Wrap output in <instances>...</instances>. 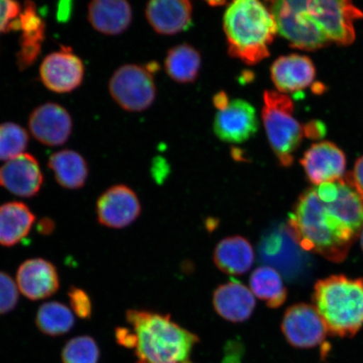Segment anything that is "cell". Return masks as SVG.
Returning a JSON list of instances; mask_svg holds the SVG:
<instances>
[{
	"label": "cell",
	"instance_id": "cell-4",
	"mask_svg": "<svg viewBox=\"0 0 363 363\" xmlns=\"http://www.w3.org/2000/svg\"><path fill=\"white\" fill-rule=\"evenodd\" d=\"M313 301L329 334L352 337L363 328V279L335 275L320 280Z\"/></svg>",
	"mask_w": 363,
	"mask_h": 363
},
{
	"label": "cell",
	"instance_id": "cell-1",
	"mask_svg": "<svg viewBox=\"0 0 363 363\" xmlns=\"http://www.w3.org/2000/svg\"><path fill=\"white\" fill-rule=\"evenodd\" d=\"M288 224L289 233L299 247L334 262L347 257L358 237L320 201L314 187L298 197Z\"/></svg>",
	"mask_w": 363,
	"mask_h": 363
},
{
	"label": "cell",
	"instance_id": "cell-17",
	"mask_svg": "<svg viewBox=\"0 0 363 363\" xmlns=\"http://www.w3.org/2000/svg\"><path fill=\"white\" fill-rule=\"evenodd\" d=\"M270 75L277 90L288 95L310 87L314 83L316 70L310 57L289 54L276 59L271 66Z\"/></svg>",
	"mask_w": 363,
	"mask_h": 363
},
{
	"label": "cell",
	"instance_id": "cell-25",
	"mask_svg": "<svg viewBox=\"0 0 363 363\" xmlns=\"http://www.w3.org/2000/svg\"><path fill=\"white\" fill-rule=\"evenodd\" d=\"M201 56L189 44L175 45L167 52L164 67L167 74L179 84H190L197 79L201 68Z\"/></svg>",
	"mask_w": 363,
	"mask_h": 363
},
{
	"label": "cell",
	"instance_id": "cell-13",
	"mask_svg": "<svg viewBox=\"0 0 363 363\" xmlns=\"http://www.w3.org/2000/svg\"><path fill=\"white\" fill-rule=\"evenodd\" d=\"M28 125L35 139L49 147L62 146L72 131L70 113L60 104L52 102L36 107L30 113Z\"/></svg>",
	"mask_w": 363,
	"mask_h": 363
},
{
	"label": "cell",
	"instance_id": "cell-38",
	"mask_svg": "<svg viewBox=\"0 0 363 363\" xmlns=\"http://www.w3.org/2000/svg\"><path fill=\"white\" fill-rule=\"evenodd\" d=\"M54 228H55V225H54V222L50 220L49 218H44V219L39 222L38 225L39 233L45 235L52 234Z\"/></svg>",
	"mask_w": 363,
	"mask_h": 363
},
{
	"label": "cell",
	"instance_id": "cell-2",
	"mask_svg": "<svg viewBox=\"0 0 363 363\" xmlns=\"http://www.w3.org/2000/svg\"><path fill=\"white\" fill-rule=\"evenodd\" d=\"M223 29L229 55L251 66L269 57L270 45L279 33L270 8L258 0L230 3Z\"/></svg>",
	"mask_w": 363,
	"mask_h": 363
},
{
	"label": "cell",
	"instance_id": "cell-15",
	"mask_svg": "<svg viewBox=\"0 0 363 363\" xmlns=\"http://www.w3.org/2000/svg\"><path fill=\"white\" fill-rule=\"evenodd\" d=\"M43 180L38 159L30 153L22 154L0 167V187L16 196H35L43 187Z\"/></svg>",
	"mask_w": 363,
	"mask_h": 363
},
{
	"label": "cell",
	"instance_id": "cell-7",
	"mask_svg": "<svg viewBox=\"0 0 363 363\" xmlns=\"http://www.w3.org/2000/svg\"><path fill=\"white\" fill-rule=\"evenodd\" d=\"M108 91L113 101L123 110L142 112L152 106L157 88L148 67L125 65L113 72L108 82Z\"/></svg>",
	"mask_w": 363,
	"mask_h": 363
},
{
	"label": "cell",
	"instance_id": "cell-11",
	"mask_svg": "<svg viewBox=\"0 0 363 363\" xmlns=\"http://www.w3.org/2000/svg\"><path fill=\"white\" fill-rule=\"evenodd\" d=\"M259 128L255 108L244 99H233L215 117L214 133L222 142L240 144L253 138Z\"/></svg>",
	"mask_w": 363,
	"mask_h": 363
},
{
	"label": "cell",
	"instance_id": "cell-8",
	"mask_svg": "<svg viewBox=\"0 0 363 363\" xmlns=\"http://www.w3.org/2000/svg\"><path fill=\"white\" fill-rule=\"evenodd\" d=\"M311 15L330 43L351 45L356 38L354 22L363 12L347 0H308Z\"/></svg>",
	"mask_w": 363,
	"mask_h": 363
},
{
	"label": "cell",
	"instance_id": "cell-5",
	"mask_svg": "<svg viewBox=\"0 0 363 363\" xmlns=\"http://www.w3.org/2000/svg\"><path fill=\"white\" fill-rule=\"evenodd\" d=\"M294 108L287 94L275 90L263 94V125L272 151L284 167L293 164L294 153L306 136L303 125L294 116Z\"/></svg>",
	"mask_w": 363,
	"mask_h": 363
},
{
	"label": "cell",
	"instance_id": "cell-35",
	"mask_svg": "<svg viewBox=\"0 0 363 363\" xmlns=\"http://www.w3.org/2000/svg\"><path fill=\"white\" fill-rule=\"evenodd\" d=\"M303 130L306 138L319 139L325 135V126L320 121H311L303 125Z\"/></svg>",
	"mask_w": 363,
	"mask_h": 363
},
{
	"label": "cell",
	"instance_id": "cell-36",
	"mask_svg": "<svg viewBox=\"0 0 363 363\" xmlns=\"http://www.w3.org/2000/svg\"><path fill=\"white\" fill-rule=\"evenodd\" d=\"M72 11L71 1H62L57 7V19L59 21L65 22L69 20Z\"/></svg>",
	"mask_w": 363,
	"mask_h": 363
},
{
	"label": "cell",
	"instance_id": "cell-39",
	"mask_svg": "<svg viewBox=\"0 0 363 363\" xmlns=\"http://www.w3.org/2000/svg\"><path fill=\"white\" fill-rule=\"evenodd\" d=\"M360 235H361V244H362V247L363 249V230H362V233Z\"/></svg>",
	"mask_w": 363,
	"mask_h": 363
},
{
	"label": "cell",
	"instance_id": "cell-16",
	"mask_svg": "<svg viewBox=\"0 0 363 363\" xmlns=\"http://www.w3.org/2000/svg\"><path fill=\"white\" fill-rule=\"evenodd\" d=\"M16 282L19 291L30 301L51 297L60 286L57 267L43 258L23 262L16 272Z\"/></svg>",
	"mask_w": 363,
	"mask_h": 363
},
{
	"label": "cell",
	"instance_id": "cell-32",
	"mask_svg": "<svg viewBox=\"0 0 363 363\" xmlns=\"http://www.w3.org/2000/svg\"><path fill=\"white\" fill-rule=\"evenodd\" d=\"M70 306L72 311L81 319H89L92 316V301L84 289L72 286L68 291Z\"/></svg>",
	"mask_w": 363,
	"mask_h": 363
},
{
	"label": "cell",
	"instance_id": "cell-28",
	"mask_svg": "<svg viewBox=\"0 0 363 363\" xmlns=\"http://www.w3.org/2000/svg\"><path fill=\"white\" fill-rule=\"evenodd\" d=\"M29 140L24 127L13 122L0 124V161L8 162L26 153Z\"/></svg>",
	"mask_w": 363,
	"mask_h": 363
},
{
	"label": "cell",
	"instance_id": "cell-12",
	"mask_svg": "<svg viewBox=\"0 0 363 363\" xmlns=\"http://www.w3.org/2000/svg\"><path fill=\"white\" fill-rule=\"evenodd\" d=\"M142 211L138 195L128 186L113 185L98 199L96 215L99 224L122 229L138 219Z\"/></svg>",
	"mask_w": 363,
	"mask_h": 363
},
{
	"label": "cell",
	"instance_id": "cell-40",
	"mask_svg": "<svg viewBox=\"0 0 363 363\" xmlns=\"http://www.w3.org/2000/svg\"><path fill=\"white\" fill-rule=\"evenodd\" d=\"M186 363H192V362L189 361V362H186Z\"/></svg>",
	"mask_w": 363,
	"mask_h": 363
},
{
	"label": "cell",
	"instance_id": "cell-33",
	"mask_svg": "<svg viewBox=\"0 0 363 363\" xmlns=\"http://www.w3.org/2000/svg\"><path fill=\"white\" fill-rule=\"evenodd\" d=\"M344 179L363 197V156L358 158L352 172Z\"/></svg>",
	"mask_w": 363,
	"mask_h": 363
},
{
	"label": "cell",
	"instance_id": "cell-21",
	"mask_svg": "<svg viewBox=\"0 0 363 363\" xmlns=\"http://www.w3.org/2000/svg\"><path fill=\"white\" fill-rule=\"evenodd\" d=\"M21 30L20 51L17 53V63L21 70L33 65L42 52L45 39V24L38 15L35 4L27 1L20 16Z\"/></svg>",
	"mask_w": 363,
	"mask_h": 363
},
{
	"label": "cell",
	"instance_id": "cell-10",
	"mask_svg": "<svg viewBox=\"0 0 363 363\" xmlns=\"http://www.w3.org/2000/svg\"><path fill=\"white\" fill-rule=\"evenodd\" d=\"M40 77L45 87L52 92L71 93L83 83L84 62L70 47L62 45L59 51L50 53L43 59Z\"/></svg>",
	"mask_w": 363,
	"mask_h": 363
},
{
	"label": "cell",
	"instance_id": "cell-19",
	"mask_svg": "<svg viewBox=\"0 0 363 363\" xmlns=\"http://www.w3.org/2000/svg\"><path fill=\"white\" fill-rule=\"evenodd\" d=\"M213 305L217 314L225 320L240 323L252 316L256 301L251 289L233 279L216 289Z\"/></svg>",
	"mask_w": 363,
	"mask_h": 363
},
{
	"label": "cell",
	"instance_id": "cell-30",
	"mask_svg": "<svg viewBox=\"0 0 363 363\" xmlns=\"http://www.w3.org/2000/svg\"><path fill=\"white\" fill-rule=\"evenodd\" d=\"M19 289L15 280L6 272H0V315L7 314L17 306Z\"/></svg>",
	"mask_w": 363,
	"mask_h": 363
},
{
	"label": "cell",
	"instance_id": "cell-3",
	"mask_svg": "<svg viewBox=\"0 0 363 363\" xmlns=\"http://www.w3.org/2000/svg\"><path fill=\"white\" fill-rule=\"evenodd\" d=\"M126 320L133 328L136 363H186L199 342L196 335L167 315L129 310Z\"/></svg>",
	"mask_w": 363,
	"mask_h": 363
},
{
	"label": "cell",
	"instance_id": "cell-31",
	"mask_svg": "<svg viewBox=\"0 0 363 363\" xmlns=\"http://www.w3.org/2000/svg\"><path fill=\"white\" fill-rule=\"evenodd\" d=\"M21 4L11 0H0V33L20 30Z\"/></svg>",
	"mask_w": 363,
	"mask_h": 363
},
{
	"label": "cell",
	"instance_id": "cell-27",
	"mask_svg": "<svg viewBox=\"0 0 363 363\" xmlns=\"http://www.w3.org/2000/svg\"><path fill=\"white\" fill-rule=\"evenodd\" d=\"M35 324L40 333L49 337H60L74 328L75 318L69 308L62 303L52 301L39 307Z\"/></svg>",
	"mask_w": 363,
	"mask_h": 363
},
{
	"label": "cell",
	"instance_id": "cell-9",
	"mask_svg": "<svg viewBox=\"0 0 363 363\" xmlns=\"http://www.w3.org/2000/svg\"><path fill=\"white\" fill-rule=\"evenodd\" d=\"M286 340L297 348H313L324 343L328 329L314 306L297 303L286 311L282 321Z\"/></svg>",
	"mask_w": 363,
	"mask_h": 363
},
{
	"label": "cell",
	"instance_id": "cell-29",
	"mask_svg": "<svg viewBox=\"0 0 363 363\" xmlns=\"http://www.w3.org/2000/svg\"><path fill=\"white\" fill-rule=\"evenodd\" d=\"M99 349L94 339L79 335L68 340L62 352L63 363H98Z\"/></svg>",
	"mask_w": 363,
	"mask_h": 363
},
{
	"label": "cell",
	"instance_id": "cell-22",
	"mask_svg": "<svg viewBox=\"0 0 363 363\" xmlns=\"http://www.w3.org/2000/svg\"><path fill=\"white\" fill-rule=\"evenodd\" d=\"M255 260L253 247L249 240L240 235L226 238L215 249L214 262L216 267L229 275L246 274Z\"/></svg>",
	"mask_w": 363,
	"mask_h": 363
},
{
	"label": "cell",
	"instance_id": "cell-14",
	"mask_svg": "<svg viewBox=\"0 0 363 363\" xmlns=\"http://www.w3.org/2000/svg\"><path fill=\"white\" fill-rule=\"evenodd\" d=\"M301 163L308 179L315 186L334 183L345 178L346 156L333 143L313 144L303 154Z\"/></svg>",
	"mask_w": 363,
	"mask_h": 363
},
{
	"label": "cell",
	"instance_id": "cell-18",
	"mask_svg": "<svg viewBox=\"0 0 363 363\" xmlns=\"http://www.w3.org/2000/svg\"><path fill=\"white\" fill-rule=\"evenodd\" d=\"M145 15L160 35H177L193 26V6L188 0H152L147 4Z\"/></svg>",
	"mask_w": 363,
	"mask_h": 363
},
{
	"label": "cell",
	"instance_id": "cell-26",
	"mask_svg": "<svg viewBox=\"0 0 363 363\" xmlns=\"http://www.w3.org/2000/svg\"><path fill=\"white\" fill-rule=\"evenodd\" d=\"M250 289L271 308L283 306L287 298L282 277L269 266H262L253 271L250 277Z\"/></svg>",
	"mask_w": 363,
	"mask_h": 363
},
{
	"label": "cell",
	"instance_id": "cell-20",
	"mask_svg": "<svg viewBox=\"0 0 363 363\" xmlns=\"http://www.w3.org/2000/svg\"><path fill=\"white\" fill-rule=\"evenodd\" d=\"M133 18V8L125 0H94L88 6L90 25L104 35H117L125 33Z\"/></svg>",
	"mask_w": 363,
	"mask_h": 363
},
{
	"label": "cell",
	"instance_id": "cell-23",
	"mask_svg": "<svg viewBox=\"0 0 363 363\" xmlns=\"http://www.w3.org/2000/svg\"><path fill=\"white\" fill-rule=\"evenodd\" d=\"M35 216L26 203L9 202L0 206V245L11 247L29 235Z\"/></svg>",
	"mask_w": 363,
	"mask_h": 363
},
{
	"label": "cell",
	"instance_id": "cell-37",
	"mask_svg": "<svg viewBox=\"0 0 363 363\" xmlns=\"http://www.w3.org/2000/svg\"><path fill=\"white\" fill-rule=\"evenodd\" d=\"M230 102L228 95H227L224 91H220V92L217 93L214 99H213V103H214V106L218 111L223 110V108L228 106Z\"/></svg>",
	"mask_w": 363,
	"mask_h": 363
},
{
	"label": "cell",
	"instance_id": "cell-24",
	"mask_svg": "<svg viewBox=\"0 0 363 363\" xmlns=\"http://www.w3.org/2000/svg\"><path fill=\"white\" fill-rule=\"evenodd\" d=\"M57 184L67 189L83 188L89 177V166L85 158L74 150H62L53 153L48 160Z\"/></svg>",
	"mask_w": 363,
	"mask_h": 363
},
{
	"label": "cell",
	"instance_id": "cell-6",
	"mask_svg": "<svg viewBox=\"0 0 363 363\" xmlns=\"http://www.w3.org/2000/svg\"><path fill=\"white\" fill-rule=\"evenodd\" d=\"M278 33L303 51L328 47L330 40L308 11V0H279L270 2Z\"/></svg>",
	"mask_w": 363,
	"mask_h": 363
},
{
	"label": "cell",
	"instance_id": "cell-34",
	"mask_svg": "<svg viewBox=\"0 0 363 363\" xmlns=\"http://www.w3.org/2000/svg\"><path fill=\"white\" fill-rule=\"evenodd\" d=\"M242 345L238 342H231L228 344L225 349V354L222 363H242Z\"/></svg>",
	"mask_w": 363,
	"mask_h": 363
}]
</instances>
